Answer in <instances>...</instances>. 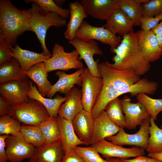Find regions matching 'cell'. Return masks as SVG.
<instances>
[{"instance_id":"obj_17","label":"cell","mask_w":162,"mask_h":162,"mask_svg":"<svg viewBox=\"0 0 162 162\" xmlns=\"http://www.w3.org/2000/svg\"><path fill=\"white\" fill-rule=\"evenodd\" d=\"M94 119L91 145L116 134L120 130V128L109 118L105 110Z\"/></svg>"},{"instance_id":"obj_33","label":"cell","mask_w":162,"mask_h":162,"mask_svg":"<svg viewBox=\"0 0 162 162\" xmlns=\"http://www.w3.org/2000/svg\"><path fill=\"white\" fill-rule=\"evenodd\" d=\"M23 136L35 147L45 145L39 126H33L23 124L20 130Z\"/></svg>"},{"instance_id":"obj_46","label":"cell","mask_w":162,"mask_h":162,"mask_svg":"<svg viewBox=\"0 0 162 162\" xmlns=\"http://www.w3.org/2000/svg\"><path fill=\"white\" fill-rule=\"evenodd\" d=\"M148 156L149 157L156 159L162 162V152L148 153Z\"/></svg>"},{"instance_id":"obj_39","label":"cell","mask_w":162,"mask_h":162,"mask_svg":"<svg viewBox=\"0 0 162 162\" xmlns=\"http://www.w3.org/2000/svg\"><path fill=\"white\" fill-rule=\"evenodd\" d=\"M143 17H153L162 14V0H152L141 4Z\"/></svg>"},{"instance_id":"obj_21","label":"cell","mask_w":162,"mask_h":162,"mask_svg":"<svg viewBox=\"0 0 162 162\" xmlns=\"http://www.w3.org/2000/svg\"><path fill=\"white\" fill-rule=\"evenodd\" d=\"M133 23L119 8L115 10L106 20L102 26L112 33L124 36L134 32Z\"/></svg>"},{"instance_id":"obj_19","label":"cell","mask_w":162,"mask_h":162,"mask_svg":"<svg viewBox=\"0 0 162 162\" xmlns=\"http://www.w3.org/2000/svg\"><path fill=\"white\" fill-rule=\"evenodd\" d=\"M65 96L67 97V99L60 106L58 114L62 117L72 122L83 110L81 90L74 87L66 94Z\"/></svg>"},{"instance_id":"obj_12","label":"cell","mask_w":162,"mask_h":162,"mask_svg":"<svg viewBox=\"0 0 162 162\" xmlns=\"http://www.w3.org/2000/svg\"><path fill=\"white\" fill-rule=\"evenodd\" d=\"M102 157L128 159L132 157L144 155L145 150L138 147L125 148L108 141L106 139L92 145Z\"/></svg>"},{"instance_id":"obj_35","label":"cell","mask_w":162,"mask_h":162,"mask_svg":"<svg viewBox=\"0 0 162 162\" xmlns=\"http://www.w3.org/2000/svg\"><path fill=\"white\" fill-rule=\"evenodd\" d=\"M136 98L147 110L150 118L156 120L158 115L162 111V99H153L145 93L140 94Z\"/></svg>"},{"instance_id":"obj_34","label":"cell","mask_w":162,"mask_h":162,"mask_svg":"<svg viewBox=\"0 0 162 162\" xmlns=\"http://www.w3.org/2000/svg\"><path fill=\"white\" fill-rule=\"evenodd\" d=\"M119 8L132 21L134 26H141V19L142 16L141 4L136 0H122Z\"/></svg>"},{"instance_id":"obj_20","label":"cell","mask_w":162,"mask_h":162,"mask_svg":"<svg viewBox=\"0 0 162 162\" xmlns=\"http://www.w3.org/2000/svg\"><path fill=\"white\" fill-rule=\"evenodd\" d=\"M64 155L61 140L55 142L35 147L29 162H62Z\"/></svg>"},{"instance_id":"obj_30","label":"cell","mask_w":162,"mask_h":162,"mask_svg":"<svg viewBox=\"0 0 162 162\" xmlns=\"http://www.w3.org/2000/svg\"><path fill=\"white\" fill-rule=\"evenodd\" d=\"M46 144H49L61 140L57 118L50 116L39 125Z\"/></svg>"},{"instance_id":"obj_42","label":"cell","mask_w":162,"mask_h":162,"mask_svg":"<svg viewBox=\"0 0 162 162\" xmlns=\"http://www.w3.org/2000/svg\"><path fill=\"white\" fill-rule=\"evenodd\" d=\"M84 161L82 157L73 149L64 154L62 162H81Z\"/></svg>"},{"instance_id":"obj_32","label":"cell","mask_w":162,"mask_h":162,"mask_svg":"<svg viewBox=\"0 0 162 162\" xmlns=\"http://www.w3.org/2000/svg\"><path fill=\"white\" fill-rule=\"evenodd\" d=\"M149 134L148 146L146 151L148 153L162 152V128L158 127L151 118Z\"/></svg>"},{"instance_id":"obj_2","label":"cell","mask_w":162,"mask_h":162,"mask_svg":"<svg viewBox=\"0 0 162 162\" xmlns=\"http://www.w3.org/2000/svg\"><path fill=\"white\" fill-rule=\"evenodd\" d=\"M138 33L133 32L123 37L120 44L112 53L115 54L113 64L106 61L112 68L118 70L132 69L140 76L144 75L150 69V63L143 57L139 47Z\"/></svg>"},{"instance_id":"obj_8","label":"cell","mask_w":162,"mask_h":162,"mask_svg":"<svg viewBox=\"0 0 162 162\" xmlns=\"http://www.w3.org/2000/svg\"><path fill=\"white\" fill-rule=\"evenodd\" d=\"M150 124V118H148L142 122L139 129L136 133L128 134L125 131L124 128H120L116 134L107 137L106 140L122 146L124 145L133 146L146 150L148 146Z\"/></svg>"},{"instance_id":"obj_44","label":"cell","mask_w":162,"mask_h":162,"mask_svg":"<svg viewBox=\"0 0 162 162\" xmlns=\"http://www.w3.org/2000/svg\"><path fill=\"white\" fill-rule=\"evenodd\" d=\"M11 106L5 98L0 96V117L7 115H9L11 111Z\"/></svg>"},{"instance_id":"obj_48","label":"cell","mask_w":162,"mask_h":162,"mask_svg":"<svg viewBox=\"0 0 162 162\" xmlns=\"http://www.w3.org/2000/svg\"><path fill=\"white\" fill-rule=\"evenodd\" d=\"M156 35L159 46L162 48V33Z\"/></svg>"},{"instance_id":"obj_27","label":"cell","mask_w":162,"mask_h":162,"mask_svg":"<svg viewBox=\"0 0 162 162\" xmlns=\"http://www.w3.org/2000/svg\"><path fill=\"white\" fill-rule=\"evenodd\" d=\"M14 57L19 62L22 70L25 71L34 65L44 62L52 56L46 55L43 52L38 53L21 48L16 44L12 47Z\"/></svg>"},{"instance_id":"obj_38","label":"cell","mask_w":162,"mask_h":162,"mask_svg":"<svg viewBox=\"0 0 162 162\" xmlns=\"http://www.w3.org/2000/svg\"><path fill=\"white\" fill-rule=\"evenodd\" d=\"M74 149L86 162H109L101 157L99 153L91 145L85 147L77 146Z\"/></svg>"},{"instance_id":"obj_45","label":"cell","mask_w":162,"mask_h":162,"mask_svg":"<svg viewBox=\"0 0 162 162\" xmlns=\"http://www.w3.org/2000/svg\"><path fill=\"white\" fill-rule=\"evenodd\" d=\"M120 162H161L159 160L149 157L141 155L131 159H121L119 158Z\"/></svg>"},{"instance_id":"obj_52","label":"cell","mask_w":162,"mask_h":162,"mask_svg":"<svg viewBox=\"0 0 162 162\" xmlns=\"http://www.w3.org/2000/svg\"><path fill=\"white\" fill-rule=\"evenodd\" d=\"M86 162L85 161H82V162Z\"/></svg>"},{"instance_id":"obj_24","label":"cell","mask_w":162,"mask_h":162,"mask_svg":"<svg viewBox=\"0 0 162 162\" xmlns=\"http://www.w3.org/2000/svg\"><path fill=\"white\" fill-rule=\"evenodd\" d=\"M70 20L66 26L67 28L64 33V37L70 40L75 38L76 33L83 20L88 15L80 2H71L69 4Z\"/></svg>"},{"instance_id":"obj_36","label":"cell","mask_w":162,"mask_h":162,"mask_svg":"<svg viewBox=\"0 0 162 162\" xmlns=\"http://www.w3.org/2000/svg\"><path fill=\"white\" fill-rule=\"evenodd\" d=\"M27 3L34 2L37 3L40 8L47 12H54L63 19H68L70 15L68 9L62 8L58 6L52 0H27Z\"/></svg>"},{"instance_id":"obj_40","label":"cell","mask_w":162,"mask_h":162,"mask_svg":"<svg viewBox=\"0 0 162 162\" xmlns=\"http://www.w3.org/2000/svg\"><path fill=\"white\" fill-rule=\"evenodd\" d=\"M12 45L0 37V65L14 58Z\"/></svg>"},{"instance_id":"obj_11","label":"cell","mask_w":162,"mask_h":162,"mask_svg":"<svg viewBox=\"0 0 162 162\" xmlns=\"http://www.w3.org/2000/svg\"><path fill=\"white\" fill-rule=\"evenodd\" d=\"M82 76V100L83 110L91 112L101 92L103 80L102 78L92 75L87 68H84Z\"/></svg>"},{"instance_id":"obj_18","label":"cell","mask_w":162,"mask_h":162,"mask_svg":"<svg viewBox=\"0 0 162 162\" xmlns=\"http://www.w3.org/2000/svg\"><path fill=\"white\" fill-rule=\"evenodd\" d=\"M85 68L78 69L74 73L68 74L64 71L59 70L56 73L58 77L57 82L52 85L51 88L47 95L49 98H51L57 92L66 94L76 84L81 86L82 82V75Z\"/></svg>"},{"instance_id":"obj_23","label":"cell","mask_w":162,"mask_h":162,"mask_svg":"<svg viewBox=\"0 0 162 162\" xmlns=\"http://www.w3.org/2000/svg\"><path fill=\"white\" fill-rule=\"evenodd\" d=\"M100 73L103 80V86L91 112L94 119L101 111L105 110L107 105L110 101L120 96L109 77L104 73Z\"/></svg>"},{"instance_id":"obj_16","label":"cell","mask_w":162,"mask_h":162,"mask_svg":"<svg viewBox=\"0 0 162 162\" xmlns=\"http://www.w3.org/2000/svg\"><path fill=\"white\" fill-rule=\"evenodd\" d=\"M138 45L145 58L150 63L159 59L162 56V48L160 46L156 35L152 30L137 31Z\"/></svg>"},{"instance_id":"obj_4","label":"cell","mask_w":162,"mask_h":162,"mask_svg":"<svg viewBox=\"0 0 162 162\" xmlns=\"http://www.w3.org/2000/svg\"><path fill=\"white\" fill-rule=\"evenodd\" d=\"M29 9L31 14L29 20L31 31L36 34L41 44L42 52L46 55L52 56L45 44L47 31L52 26L59 28L66 26L67 20L56 13L44 11L34 2H32L31 7Z\"/></svg>"},{"instance_id":"obj_43","label":"cell","mask_w":162,"mask_h":162,"mask_svg":"<svg viewBox=\"0 0 162 162\" xmlns=\"http://www.w3.org/2000/svg\"><path fill=\"white\" fill-rule=\"evenodd\" d=\"M9 135L0 136V162H7L8 160L5 148V141Z\"/></svg>"},{"instance_id":"obj_13","label":"cell","mask_w":162,"mask_h":162,"mask_svg":"<svg viewBox=\"0 0 162 162\" xmlns=\"http://www.w3.org/2000/svg\"><path fill=\"white\" fill-rule=\"evenodd\" d=\"M30 89L27 79L10 81L0 83V96L5 98L11 105L27 101Z\"/></svg>"},{"instance_id":"obj_14","label":"cell","mask_w":162,"mask_h":162,"mask_svg":"<svg viewBox=\"0 0 162 162\" xmlns=\"http://www.w3.org/2000/svg\"><path fill=\"white\" fill-rule=\"evenodd\" d=\"M126 124V128L133 130L140 125L145 119L150 118L144 105L140 101L133 103L130 98L125 96L120 100Z\"/></svg>"},{"instance_id":"obj_7","label":"cell","mask_w":162,"mask_h":162,"mask_svg":"<svg viewBox=\"0 0 162 162\" xmlns=\"http://www.w3.org/2000/svg\"><path fill=\"white\" fill-rule=\"evenodd\" d=\"M75 38L86 42L98 40L109 45L112 52L120 44L122 39L119 35L117 36L103 26H93L84 20L77 31Z\"/></svg>"},{"instance_id":"obj_31","label":"cell","mask_w":162,"mask_h":162,"mask_svg":"<svg viewBox=\"0 0 162 162\" xmlns=\"http://www.w3.org/2000/svg\"><path fill=\"white\" fill-rule=\"evenodd\" d=\"M105 110L109 118L116 125L120 128H126L124 115L118 97L110 101L107 105Z\"/></svg>"},{"instance_id":"obj_47","label":"cell","mask_w":162,"mask_h":162,"mask_svg":"<svg viewBox=\"0 0 162 162\" xmlns=\"http://www.w3.org/2000/svg\"><path fill=\"white\" fill-rule=\"evenodd\" d=\"M152 30L156 35H158L162 33V20L158 26Z\"/></svg>"},{"instance_id":"obj_50","label":"cell","mask_w":162,"mask_h":162,"mask_svg":"<svg viewBox=\"0 0 162 162\" xmlns=\"http://www.w3.org/2000/svg\"><path fill=\"white\" fill-rule=\"evenodd\" d=\"M54 1L57 5L60 8L65 1V0H56Z\"/></svg>"},{"instance_id":"obj_29","label":"cell","mask_w":162,"mask_h":162,"mask_svg":"<svg viewBox=\"0 0 162 162\" xmlns=\"http://www.w3.org/2000/svg\"><path fill=\"white\" fill-rule=\"evenodd\" d=\"M14 58L0 65V83L27 79Z\"/></svg>"},{"instance_id":"obj_5","label":"cell","mask_w":162,"mask_h":162,"mask_svg":"<svg viewBox=\"0 0 162 162\" xmlns=\"http://www.w3.org/2000/svg\"><path fill=\"white\" fill-rule=\"evenodd\" d=\"M9 115L23 124L33 126H39L50 116L41 103L31 98L26 102L11 106Z\"/></svg>"},{"instance_id":"obj_28","label":"cell","mask_w":162,"mask_h":162,"mask_svg":"<svg viewBox=\"0 0 162 162\" xmlns=\"http://www.w3.org/2000/svg\"><path fill=\"white\" fill-rule=\"evenodd\" d=\"M30 89L28 94L29 98L36 100L41 103L46 108L50 116L57 118L58 109L62 103L67 99L57 94L53 99L47 98L43 97L39 93L34 83L29 80Z\"/></svg>"},{"instance_id":"obj_49","label":"cell","mask_w":162,"mask_h":162,"mask_svg":"<svg viewBox=\"0 0 162 162\" xmlns=\"http://www.w3.org/2000/svg\"><path fill=\"white\" fill-rule=\"evenodd\" d=\"M105 159L109 162H120L118 158H106Z\"/></svg>"},{"instance_id":"obj_10","label":"cell","mask_w":162,"mask_h":162,"mask_svg":"<svg viewBox=\"0 0 162 162\" xmlns=\"http://www.w3.org/2000/svg\"><path fill=\"white\" fill-rule=\"evenodd\" d=\"M5 142L8 160L10 162H21L25 159H30L35 149L20 132L16 135H9Z\"/></svg>"},{"instance_id":"obj_9","label":"cell","mask_w":162,"mask_h":162,"mask_svg":"<svg viewBox=\"0 0 162 162\" xmlns=\"http://www.w3.org/2000/svg\"><path fill=\"white\" fill-rule=\"evenodd\" d=\"M69 43L77 51L79 55V59L84 60L92 75L102 78L98 66L99 60L98 59L95 61L93 58L95 55H103L102 51L99 48L98 43L95 40L86 42L76 38L69 40Z\"/></svg>"},{"instance_id":"obj_1","label":"cell","mask_w":162,"mask_h":162,"mask_svg":"<svg viewBox=\"0 0 162 162\" xmlns=\"http://www.w3.org/2000/svg\"><path fill=\"white\" fill-rule=\"evenodd\" d=\"M99 72L105 74L110 79L120 96L130 93L131 96L141 93L153 95L157 91L158 83L146 78L141 79L132 69L124 70L115 69L105 62L98 63Z\"/></svg>"},{"instance_id":"obj_53","label":"cell","mask_w":162,"mask_h":162,"mask_svg":"<svg viewBox=\"0 0 162 162\" xmlns=\"http://www.w3.org/2000/svg\"><path fill=\"white\" fill-rule=\"evenodd\" d=\"M161 128H162V125L161 126Z\"/></svg>"},{"instance_id":"obj_15","label":"cell","mask_w":162,"mask_h":162,"mask_svg":"<svg viewBox=\"0 0 162 162\" xmlns=\"http://www.w3.org/2000/svg\"><path fill=\"white\" fill-rule=\"evenodd\" d=\"M122 0H81L88 15L94 18L106 20L119 8Z\"/></svg>"},{"instance_id":"obj_25","label":"cell","mask_w":162,"mask_h":162,"mask_svg":"<svg viewBox=\"0 0 162 162\" xmlns=\"http://www.w3.org/2000/svg\"><path fill=\"white\" fill-rule=\"evenodd\" d=\"M57 119L59 129L61 140L64 154L77 146H86L76 135L73 128L72 122L58 115Z\"/></svg>"},{"instance_id":"obj_22","label":"cell","mask_w":162,"mask_h":162,"mask_svg":"<svg viewBox=\"0 0 162 162\" xmlns=\"http://www.w3.org/2000/svg\"><path fill=\"white\" fill-rule=\"evenodd\" d=\"M94 119L91 113L82 110L72 121L75 132L79 139L90 144L93 133Z\"/></svg>"},{"instance_id":"obj_37","label":"cell","mask_w":162,"mask_h":162,"mask_svg":"<svg viewBox=\"0 0 162 162\" xmlns=\"http://www.w3.org/2000/svg\"><path fill=\"white\" fill-rule=\"evenodd\" d=\"M20 122L9 115L0 118V135H14L20 132Z\"/></svg>"},{"instance_id":"obj_6","label":"cell","mask_w":162,"mask_h":162,"mask_svg":"<svg viewBox=\"0 0 162 162\" xmlns=\"http://www.w3.org/2000/svg\"><path fill=\"white\" fill-rule=\"evenodd\" d=\"M79 57V55L75 49L66 52L63 46L56 43L52 49V56L44 63L48 73L56 70L67 71L73 69H79L83 68L84 65Z\"/></svg>"},{"instance_id":"obj_26","label":"cell","mask_w":162,"mask_h":162,"mask_svg":"<svg viewBox=\"0 0 162 162\" xmlns=\"http://www.w3.org/2000/svg\"><path fill=\"white\" fill-rule=\"evenodd\" d=\"M23 72L36 84L40 94L44 97L46 96L52 85L48 80V73L44 63H37Z\"/></svg>"},{"instance_id":"obj_41","label":"cell","mask_w":162,"mask_h":162,"mask_svg":"<svg viewBox=\"0 0 162 162\" xmlns=\"http://www.w3.org/2000/svg\"><path fill=\"white\" fill-rule=\"evenodd\" d=\"M161 20H162V14L153 17L142 16L141 19V29L147 31L152 30L158 26Z\"/></svg>"},{"instance_id":"obj_51","label":"cell","mask_w":162,"mask_h":162,"mask_svg":"<svg viewBox=\"0 0 162 162\" xmlns=\"http://www.w3.org/2000/svg\"><path fill=\"white\" fill-rule=\"evenodd\" d=\"M136 1L138 3L141 4L143 3L148 2L149 1L148 0H136Z\"/></svg>"},{"instance_id":"obj_3","label":"cell","mask_w":162,"mask_h":162,"mask_svg":"<svg viewBox=\"0 0 162 162\" xmlns=\"http://www.w3.org/2000/svg\"><path fill=\"white\" fill-rule=\"evenodd\" d=\"M29 9L20 10L10 0L0 1V37L12 45H16L18 37L31 31Z\"/></svg>"}]
</instances>
